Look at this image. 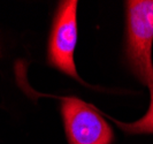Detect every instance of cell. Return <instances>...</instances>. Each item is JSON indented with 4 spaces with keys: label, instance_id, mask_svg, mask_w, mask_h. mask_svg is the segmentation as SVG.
<instances>
[{
    "label": "cell",
    "instance_id": "6da1fadb",
    "mask_svg": "<svg viewBox=\"0 0 153 144\" xmlns=\"http://www.w3.org/2000/svg\"><path fill=\"white\" fill-rule=\"evenodd\" d=\"M127 59L132 73L150 90L146 114L132 123L116 122L129 134H153V0L127 1Z\"/></svg>",
    "mask_w": 153,
    "mask_h": 144
},
{
    "label": "cell",
    "instance_id": "7a4b0ae2",
    "mask_svg": "<svg viewBox=\"0 0 153 144\" xmlns=\"http://www.w3.org/2000/svg\"><path fill=\"white\" fill-rule=\"evenodd\" d=\"M62 116L70 144H111L113 131L94 107L74 97L61 98Z\"/></svg>",
    "mask_w": 153,
    "mask_h": 144
},
{
    "label": "cell",
    "instance_id": "3957f363",
    "mask_svg": "<svg viewBox=\"0 0 153 144\" xmlns=\"http://www.w3.org/2000/svg\"><path fill=\"white\" fill-rule=\"evenodd\" d=\"M77 4L76 0L60 2L54 17L47 58L53 67L82 82L74 62L77 42Z\"/></svg>",
    "mask_w": 153,
    "mask_h": 144
}]
</instances>
